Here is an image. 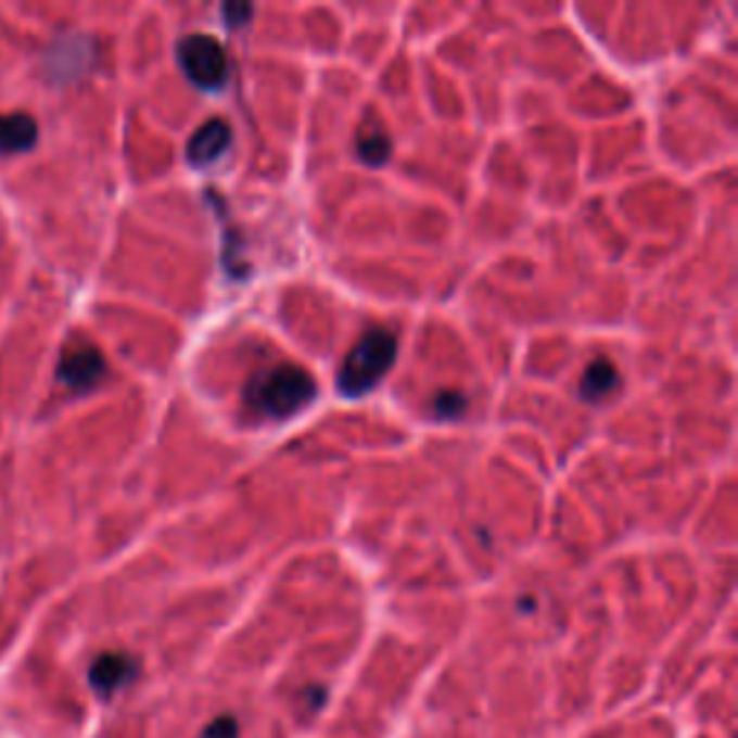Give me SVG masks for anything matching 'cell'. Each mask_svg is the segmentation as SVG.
<instances>
[{
	"label": "cell",
	"instance_id": "5",
	"mask_svg": "<svg viewBox=\"0 0 738 738\" xmlns=\"http://www.w3.org/2000/svg\"><path fill=\"white\" fill-rule=\"evenodd\" d=\"M136 672H139V666H136V661L130 654L107 652L101 654L99 661L90 666V684L99 696L107 698L113 696V692H118L122 687H127V684L136 678Z\"/></svg>",
	"mask_w": 738,
	"mask_h": 738
},
{
	"label": "cell",
	"instance_id": "12",
	"mask_svg": "<svg viewBox=\"0 0 738 738\" xmlns=\"http://www.w3.org/2000/svg\"><path fill=\"white\" fill-rule=\"evenodd\" d=\"M222 17H226L228 26H243L249 17H252V7L249 3H231V7H222Z\"/></svg>",
	"mask_w": 738,
	"mask_h": 738
},
{
	"label": "cell",
	"instance_id": "7",
	"mask_svg": "<svg viewBox=\"0 0 738 738\" xmlns=\"http://www.w3.org/2000/svg\"><path fill=\"white\" fill-rule=\"evenodd\" d=\"M38 142V122L29 113H0V153H24Z\"/></svg>",
	"mask_w": 738,
	"mask_h": 738
},
{
	"label": "cell",
	"instance_id": "1",
	"mask_svg": "<svg viewBox=\"0 0 738 738\" xmlns=\"http://www.w3.org/2000/svg\"><path fill=\"white\" fill-rule=\"evenodd\" d=\"M395 353H398V346L386 329H369L367 335L358 338V344L349 349V355L341 364L338 390L344 395L369 393L393 369Z\"/></svg>",
	"mask_w": 738,
	"mask_h": 738
},
{
	"label": "cell",
	"instance_id": "2",
	"mask_svg": "<svg viewBox=\"0 0 738 738\" xmlns=\"http://www.w3.org/2000/svg\"><path fill=\"white\" fill-rule=\"evenodd\" d=\"M249 398L271 419H289L315 398V381L301 367H277L254 378Z\"/></svg>",
	"mask_w": 738,
	"mask_h": 738
},
{
	"label": "cell",
	"instance_id": "6",
	"mask_svg": "<svg viewBox=\"0 0 738 738\" xmlns=\"http://www.w3.org/2000/svg\"><path fill=\"white\" fill-rule=\"evenodd\" d=\"M228 144H231V127L222 118H211L191 136L188 160L193 165H211V162H217L228 151Z\"/></svg>",
	"mask_w": 738,
	"mask_h": 738
},
{
	"label": "cell",
	"instance_id": "10",
	"mask_svg": "<svg viewBox=\"0 0 738 738\" xmlns=\"http://www.w3.org/2000/svg\"><path fill=\"white\" fill-rule=\"evenodd\" d=\"M240 736V727H237V718L231 715H219L214 722L202 730L200 738H237Z\"/></svg>",
	"mask_w": 738,
	"mask_h": 738
},
{
	"label": "cell",
	"instance_id": "3",
	"mask_svg": "<svg viewBox=\"0 0 738 738\" xmlns=\"http://www.w3.org/2000/svg\"><path fill=\"white\" fill-rule=\"evenodd\" d=\"M179 67L191 85L202 90H219L228 78V59L222 43L211 35H184L177 47Z\"/></svg>",
	"mask_w": 738,
	"mask_h": 738
},
{
	"label": "cell",
	"instance_id": "4",
	"mask_svg": "<svg viewBox=\"0 0 738 738\" xmlns=\"http://www.w3.org/2000/svg\"><path fill=\"white\" fill-rule=\"evenodd\" d=\"M104 369H107V364H104L96 346H73V349L61 355L59 378L69 390L87 393L104 378Z\"/></svg>",
	"mask_w": 738,
	"mask_h": 738
},
{
	"label": "cell",
	"instance_id": "11",
	"mask_svg": "<svg viewBox=\"0 0 738 738\" xmlns=\"http://www.w3.org/2000/svg\"><path fill=\"white\" fill-rule=\"evenodd\" d=\"M461 410H465V398H461L459 393H454V390L438 393L436 416H442V419H456V416H461Z\"/></svg>",
	"mask_w": 738,
	"mask_h": 738
},
{
	"label": "cell",
	"instance_id": "8",
	"mask_svg": "<svg viewBox=\"0 0 738 738\" xmlns=\"http://www.w3.org/2000/svg\"><path fill=\"white\" fill-rule=\"evenodd\" d=\"M390 151H393V144H390V136H386L384 127L378 125L376 118H367L361 130H358V156L367 165H384Z\"/></svg>",
	"mask_w": 738,
	"mask_h": 738
},
{
	"label": "cell",
	"instance_id": "9",
	"mask_svg": "<svg viewBox=\"0 0 738 738\" xmlns=\"http://www.w3.org/2000/svg\"><path fill=\"white\" fill-rule=\"evenodd\" d=\"M614 386H618V369H614V364L609 358H597V361L588 364L580 390H583V398H588V402H600V398L612 393Z\"/></svg>",
	"mask_w": 738,
	"mask_h": 738
}]
</instances>
